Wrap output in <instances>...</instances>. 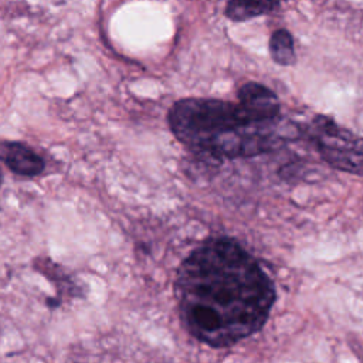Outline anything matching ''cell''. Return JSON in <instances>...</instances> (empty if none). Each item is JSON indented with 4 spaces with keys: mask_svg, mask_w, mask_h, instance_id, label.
Masks as SVG:
<instances>
[{
    "mask_svg": "<svg viewBox=\"0 0 363 363\" xmlns=\"http://www.w3.org/2000/svg\"><path fill=\"white\" fill-rule=\"evenodd\" d=\"M174 296L186 330L213 347H228L258 332L269 318L275 286L235 240L208 238L177 269Z\"/></svg>",
    "mask_w": 363,
    "mask_h": 363,
    "instance_id": "6da1fadb",
    "label": "cell"
},
{
    "mask_svg": "<svg viewBox=\"0 0 363 363\" xmlns=\"http://www.w3.org/2000/svg\"><path fill=\"white\" fill-rule=\"evenodd\" d=\"M238 102L184 98L167 113L173 135L194 153L214 160L252 157L278 140L281 106L258 92L237 94Z\"/></svg>",
    "mask_w": 363,
    "mask_h": 363,
    "instance_id": "7a4b0ae2",
    "label": "cell"
},
{
    "mask_svg": "<svg viewBox=\"0 0 363 363\" xmlns=\"http://www.w3.org/2000/svg\"><path fill=\"white\" fill-rule=\"evenodd\" d=\"M306 135L329 166L360 174L362 140L353 132L339 126L329 116L316 115L306 126Z\"/></svg>",
    "mask_w": 363,
    "mask_h": 363,
    "instance_id": "3957f363",
    "label": "cell"
},
{
    "mask_svg": "<svg viewBox=\"0 0 363 363\" xmlns=\"http://www.w3.org/2000/svg\"><path fill=\"white\" fill-rule=\"evenodd\" d=\"M0 162L14 174L34 177L44 172L45 160L30 145L20 140H0Z\"/></svg>",
    "mask_w": 363,
    "mask_h": 363,
    "instance_id": "277c9868",
    "label": "cell"
},
{
    "mask_svg": "<svg viewBox=\"0 0 363 363\" xmlns=\"http://www.w3.org/2000/svg\"><path fill=\"white\" fill-rule=\"evenodd\" d=\"M279 7L274 1H230L225 6V16L234 21H245L261 14H268Z\"/></svg>",
    "mask_w": 363,
    "mask_h": 363,
    "instance_id": "5b68a950",
    "label": "cell"
},
{
    "mask_svg": "<svg viewBox=\"0 0 363 363\" xmlns=\"http://www.w3.org/2000/svg\"><path fill=\"white\" fill-rule=\"evenodd\" d=\"M269 54L271 58L279 65H292L295 62L294 38L285 28L275 30L269 37Z\"/></svg>",
    "mask_w": 363,
    "mask_h": 363,
    "instance_id": "8992f818",
    "label": "cell"
},
{
    "mask_svg": "<svg viewBox=\"0 0 363 363\" xmlns=\"http://www.w3.org/2000/svg\"><path fill=\"white\" fill-rule=\"evenodd\" d=\"M1 186H3V172H1V167H0V191H1Z\"/></svg>",
    "mask_w": 363,
    "mask_h": 363,
    "instance_id": "52a82bcc",
    "label": "cell"
}]
</instances>
